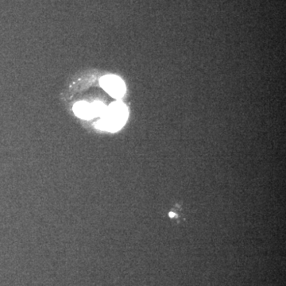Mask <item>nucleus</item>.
Returning a JSON list of instances; mask_svg holds the SVG:
<instances>
[{
    "mask_svg": "<svg viewBox=\"0 0 286 286\" xmlns=\"http://www.w3.org/2000/svg\"><path fill=\"white\" fill-rule=\"evenodd\" d=\"M127 118L128 110L125 104L121 102H114L107 107L105 112L96 126L103 131L116 132L123 127Z\"/></svg>",
    "mask_w": 286,
    "mask_h": 286,
    "instance_id": "obj_1",
    "label": "nucleus"
},
{
    "mask_svg": "<svg viewBox=\"0 0 286 286\" xmlns=\"http://www.w3.org/2000/svg\"><path fill=\"white\" fill-rule=\"evenodd\" d=\"M100 86L116 99L123 97L126 93L125 83L118 76L107 75L100 79Z\"/></svg>",
    "mask_w": 286,
    "mask_h": 286,
    "instance_id": "obj_2",
    "label": "nucleus"
},
{
    "mask_svg": "<svg viewBox=\"0 0 286 286\" xmlns=\"http://www.w3.org/2000/svg\"><path fill=\"white\" fill-rule=\"evenodd\" d=\"M75 115L83 120H91L94 118L92 104L86 102H79L73 107Z\"/></svg>",
    "mask_w": 286,
    "mask_h": 286,
    "instance_id": "obj_3",
    "label": "nucleus"
},
{
    "mask_svg": "<svg viewBox=\"0 0 286 286\" xmlns=\"http://www.w3.org/2000/svg\"><path fill=\"white\" fill-rule=\"evenodd\" d=\"M92 107H93L94 118L95 117H97V116L101 117L105 112L106 109H107V107L103 103L99 101L94 102V103H92Z\"/></svg>",
    "mask_w": 286,
    "mask_h": 286,
    "instance_id": "obj_4",
    "label": "nucleus"
},
{
    "mask_svg": "<svg viewBox=\"0 0 286 286\" xmlns=\"http://www.w3.org/2000/svg\"><path fill=\"white\" fill-rule=\"evenodd\" d=\"M168 216H170L171 218L176 217L177 214L174 213V212H169V214H168Z\"/></svg>",
    "mask_w": 286,
    "mask_h": 286,
    "instance_id": "obj_5",
    "label": "nucleus"
}]
</instances>
